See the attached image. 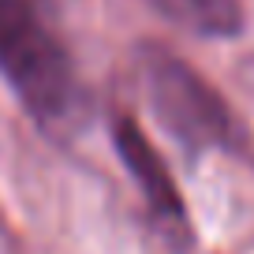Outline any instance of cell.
<instances>
[{
    "label": "cell",
    "instance_id": "cell-2",
    "mask_svg": "<svg viewBox=\"0 0 254 254\" xmlns=\"http://www.w3.org/2000/svg\"><path fill=\"white\" fill-rule=\"evenodd\" d=\"M135 79L153 120L183 153L202 157V153H228L243 146V127L232 105L194 64L176 56L172 49L142 45L135 53Z\"/></svg>",
    "mask_w": 254,
    "mask_h": 254
},
{
    "label": "cell",
    "instance_id": "cell-4",
    "mask_svg": "<svg viewBox=\"0 0 254 254\" xmlns=\"http://www.w3.org/2000/svg\"><path fill=\"white\" fill-rule=\"evenodd\" d=\"M138 4L194 38H239L247 26L243 0H138Z\"/></svg>",
    "mask_w": 254,
    "mask_h": 254
},
{
    "label": "cell",
    "instance_id": "cell-3",
    "mask_svg": "<svg viewBox=\"0 0 254 254\" xmlns=\"http://www.w3.org/2000/svg\"><path fill=\"white\" fill-rule=\"evenodd\" d=\"M112 146H116L127 176L135 180L150 217L161 224V232L172 236L176 243H187L190 239V209L183 202V190L176 183L168 161L157 153V146L150 142L142 124L135 116H127V112L112 116Z\"/></svg>",
    "mask_w": 254,
    "mask_h": 254
},
{
    "label": "cell",
    "instance_id": "cell-1",
    "mask_svg": "<svg viewBox=\"0 0 254 254\" xmlns=\"http://www.w3.org/2000/svg\"><path fill=\"white\" fill-rule=\"evenodd\" d=\"M0 79L45 135H75L86 120V90L53 0H0Z\"/></svg>",
    "mask_w": 254,
    "mask_h": 254
}]
</instances>
